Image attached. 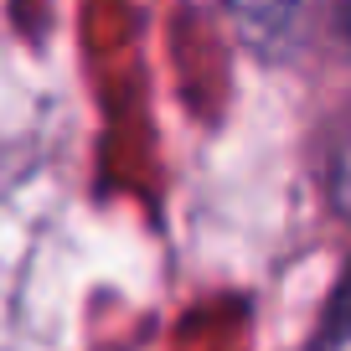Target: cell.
Here are the masks:
<instances>
[{
  "label": "cell",
  "instance_id": "cell-1",
  "mask_svg": "<svg viewBox=\"0 0 351 351\" xmlns=\"http://www.w3.org/2000/svg\"><path fill=\"white\" fill-rule=\"evenodd\" d=\"M228 11L253 47H274L289 36V26L300 16V0H228Z\"/></svg>",
  "mask_w": 351,
  "mask_h": 351
}]
</instances>
